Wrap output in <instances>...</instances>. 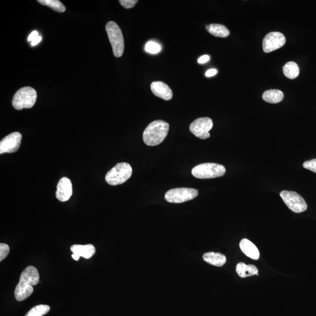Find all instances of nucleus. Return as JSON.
Wrapping results in <instances>:
<instances>
[{
	"instance_id": "nucleus-9",
	"label": "nucleus",
	"mask_w": 316,
	"mask_h": 316,
	"mask_svg": "<svg viewBox=\"0 0 316 316\" xmlns=\"http://www.w3.org/2000/svg\"><path fill=\"white\" fill-rule=\"evenodd\" d=\"M213 126L212 119L208 117H202L195 119L190 124L189 129L190 132L196 137L205 140L210 137L209 131Z\"/></svg>"
},
{
	"instance_id": "nucleus-29",
	"label": "nucleus",
	"mask_w": 316,
	"mask_h": 316,
	"mask_svg": "<svg viewBox=\"0 0 316 316\" xmlns=\"http://www.w3.org/2000/svg\"><path fill=\"white\" fill-rule=\"evenodd\" d=\"M217 70L215 69H211L210 70H207L206 73H205V76L207 77V78H210V77H212L214 76H215L217 74Z\"/></svg>"
},
{
	"instance_id": "nucleus-11",
	"label": "nucleus",
	"mask_w": 316,
	"mask_h": 316,
	"mask_svg": "<svg viewBox=\"0 0 316 316\" xmlns=\"http://www.w3.org/2000/svg\"><path fill=\"white\" fill-rule=\"evenodd\" d=\"M22 135L18 132L9 134L0 142V153L17 152L21 145Z\"/></svg>"
},
{
	"instance_id": "nucleus-13",
	"label": "nucleus",
	"mask_w": 316,
	"mask_h": 316,
	"mask_svg": "<svg viewBox=\"0 0 316 316\" xmlns=\"http://www.w3.org/2000/svg\"><path fill=\"white\" fill-rule=\"evenodd\" d=\"M151 91L156 97L165 100H170L173 97V92L168 86L162 82H153L151 85Z\"/></svg>"
},
{
	"instance_id": "nucleus-28",
	"label": "nucleus",
	"mask_w": 316,
	"mask_h": 316,
	"mask_svg": "<svg viewBox=\"0 0 316 316\" xmlns=\"http://www.w3.org/2000/svg\"><path fill=\"white\" fill-rule=\"evenodd\" d=\"M38 36V32L36 31V30H33V31L29 35V38H28V41L32 42L36 38H37Z\"/></svg>"
},
{
	"instance_id": "nucleus-4",
	"label": "nucleus",
	"mask_w": 316,
	"mask_h": 316,
	"mask_svg": "<svg viewBox=\"0 0 316 316\" xmlns=\"http://www.w3.org/2000/svg\"><path fill=\"white\" fill-rule=\"evenodd\" d=\"M106 29L113 54L116 57H120L124 51V40L120 28L114 21H110L106 24Z\"/></svg>"
},
{
	"instance_id": "nucleus-7",
	"label": "nucleus",
	"mask_w": 316,
	"mask_h": 316,
	"mask_svg": "<svg viewBox=\"0 0 316 316\" xmlns=\"http://www.w3.org/2000/svg\"><path fill=\"white\" fill-rule=\"evenodd\" d=\"M280 196L287 207L294 213H302L308 208L305 199L295 192L284 190L281 192Z\"/></svg>"
},
{
	"instance_id": "nucleus-12",
	"label": "nucleus",
	"mask_w": 316,
	"mask_h": 316,
	"mask_svg": "<svg viewBox=\"0 0 316 316\" xmlns=\"http://www.w3.org/2000/svg\"><path fill=\"white\" fill-rule=\"evenodd\" d=\"M73 193L72 184L69 178L64 177L59 181L56 192L57 198L60 201L69 200Z\"/></svg>"
},
{
	"instance_id": "nucleus-16",
	"label": "nucleus",
	"mask_w": 316,
	"mask_h": 316,
	"mask_svg": "<svg viewBox=\"0 0 316 316\" xmlns=\"http://www.w3.org/2000/svg\"><path fill=\"white\" fill-rule=\"evenodd\" d=\"M205 262L216 266L221 267L225 264L226 257L225 255L220 253L209 252L205 253L202 257Z\"/></svg>"
},
{
	"instance_id": "nucleus-15",
	"label": "nucleus",
	"mask_w": 316,
	"mask_h": 316,
	"mask_svg": "<svg viewBox=\"0 0 316 316\" xmlns=\"http://www.w3.org/2000/svg\"><path fill=\"white\" fill-rule=\"evenodd\" d=\"M73 254L78 255L86 259H90L96 253V248L91 244L74 245L70 248Z\"/></svg>"
},
{
	"instance_id": "nucleus-23",
	"label": "nucleus",
	"mask_w": 316,
	"mask_h": 316,
	"mask_svg": "<svg viewBox=\"0 0 316 316\" xmlns=\"http://www.w3.org/2000/svg\"><path fill=\"white\" fill-rule=\"evenodd\" d=\"M145 51L151 54H158L161 51L160 45L153 41H149L145 45Z\"/></svg>"
},
{
	"instance_id": "nucleus-27",
	"label": "nucleus",
	"mask_w": 316,
	"mask_h": 316,
	"mask_svg": "<svg viewBox=\"0 0 316 316\" xmlns=\"http://www.w3.org/2000/svg\"><path fill=\"white\" fill-rule=\"evenodd\" d=\"M210 57L208 55H205L201 57L198 59V63L200 64H203L206 63L209 61Z\"/></svg>"
},
{
	"instance_id": "nucleus-30",
	"label": "nucleus",
	"mask_w": 316,
	"mask_h": 316,
	"mask_svg": "<svg viewBox=\"0 0 316 316\" xmlns=\"http://www.w3.org/2000/svg\"><path fill=\"white\" fill-rule=\"evenodd\" d=\"M42 37L41 36H38L37 38H36L33 41L31 42V45L32 47L35 46L39 44L40 42L41 41Z\"/></svg>"
},
{
	"instance_id": "nucleus-17",
	"label": "nucleus",
	"mask_w": 316,
	"mask_h": 316,
	"mask_svg": "<svg viewBox=\"0 0 316 316\" xmlns=\"http://www.w3.org/2000/svg\"><path fill=\"white\" fill-rule=\"evenodd\" d=\"M236 272L239 277L241 278H247L251 277L253 275H259V269L255 265H246L245 263H238L236 266Z\"/></svg>"
},
{
	"instance_id": "nucleus-31",
	"label": "nucleus",
	"mask_w": 316,
	"mask_h": 316,
	"mask_svg": "<svg viewBox=\"0 0 316 316\" xmlns=\"http://www.w3.org/2000/svg\"><path fill=\"white\" fill-rule=\"evenodd\" d=\"M72 257L73 259H75V260H78L80 259V257H79V256H78V255L73 254Z\"/></svg>"
},
{
	"instance_id": "nucleus-2",
	"label": "nucleus",
	"mask_w": 316,
	"mask_h": 316,
	"mask_svg": "<svg viewBox=\"0 0 316 316\" xmlns=\"http://www.w3.org/2000/svg\"><path fill=\"white\" fill-rule=\"evenodd\" d=\"M170 124L162 120H156L150 123L143 133V141L146 145L156 146L161 144L167 137Z\"/></svg>"
},
{
	"instance_id": "nucleus-19",
	"label": "nucleus",
	"mask_w": 316,
	"mask_h": 316,
	"mask_svg": "<svg viewBox=\"0 0 316 316\" xmlns=\"http://www.w3.org/2000/svg\"><path fill=\"white\" fill-rule=\"evenodd\" d=\"M284 97L283 92L277 89L265 91L262 95L263 100L271 104L280 103L284 99Z\"/></svg>"
},
{
	"instance_id": "nucleus-21",
	"label": "nucleus",
	"mask_w": 316,
	"mask_h": 316,
	"mask_svg": "<svg viewBox=\"0 0 316 316\" xmlns=\"http://www.w3.org/2000/svg\"><path fill=\"white\" fill-rule=\"evenodd\" d=\"M38 2L40 4L48 6L58 13H63L66 10L64 5L58 0H38Z\"/></svg>"
},
{
	"instance_id": "nucleus-3",
	"label": "nucleus",
	"mask_w": 316,
	"mask_h": 316,
	"mask_svg": "<svg viewBox=\"0 0 316 316\" xmlns=\"http://www.w3.org/2000/svg\"><path fill=\"white\" fill-rule=\"evenodd\" d=\"M133 173V169L126 162L116 164L106 174L105 179L112 186L121 185L127 181Z\"/></svg>"
},
{
	"instance_id": "nucleus-14",
	"label": "nucleus",
	"mask_w": 316,
	"mask_h": 316,
	"mask_svg": "<svg viewBox=\"0 0 316 316\" xmlns=\"http://www.w3.org/2000/svg\"><path fill=\"white\" fill-rule=\"evenodd\" d=\"M240 248L242 252L250 259L254 260H258L259 259V249L256 245L247 239H242L240 242Z\"/></svg>"
},
{
	"instance_id": "nucleus-1",
	"label": "nucleus",
	"mask_w": 316,
	"mask_h": 316,
	"mask_svg": "<svg viewBox=\"0 0 316 316\" xmlns=\"http://www.w3.org/2000/svg\"><path fill=\"white\" fill-rule=\"evenodd\" d=\"M39 282V274L37 269L33 266H28L20 276L19 283L15 287L14 295L18 301L26 300L33 293V286Z\"/></svg>"
},
{
	"instance_id": "nucleus-5",
	"label": "nucleus",
	"mask_w": 316,
	"mask_h": 316,
	"mask_svg": "<svg viewBox=\"0 0 316 316\" xmlns=\"http://www.w3.org/2000/svg\"><path fill=\"white\" fill-rule=\"evenodd\" d=\"M223 165L215 163H205L196 166L193 168L192 174L198 179H213L222 177L226 173Z\"/></svg>"
},
{
	"instance_id": "nucleus-20",
	"label": "nucleus",
	"mask_w": 316,
	"mask_h": 316,
	"mask_svg": "<svg viewBox=\"0 0 316 316\" xmlns=\"http://www.w3.org/2000/svg\"><path fill=\"white\" fill-rule=\"evenodd\" d=\"M283 72L287 78L294 79L299 76L300 70L297 63L289 62L285 64L283 67Z\"/></svg>"
},
{
	"instance_id": "nucleus-8",
	"label": "nucleus",
	"mask_w": 316,
	"mask_h": 316,
	"mask_svg": "<svg viewBox=\"0 0 316 316\" xmlns=\"http://www.w3.org/2000/svg\"><path fill=\"white\" fill-rule=\"evenodd\" d=\"M198 190L192 188H176L166 193L165 200L172 203H182L193 200L198 196Z\"/></svg>"
},
{
	"instance_id": "nucleus-25",
	"label": "nucleus",
	"mask_w": 316,
	"mask_h": 316,
	"mask_svg": "<svg viewBox=\"0 0 316 316\" xmlns=\"http://www.w3.org/2000/svg\"><path fill=\"white\" fill-rule=\"evenodd\" d=\"M303 167L304 168L314 172L316 173V159H312V160L304 162Z\"/></svg>"
},
{
	"instance_id": "nucleus-26",
	"label": "nucleus",
	"mask_w": 316,
	"mask_h": 316,
	"mask_svg": "<svg viewBox=\"0 0 316 316\" xmlns=\"http://www.w3.org/2000/svg\"><path fill=\"white\" fill-rule=\"evenodd\" d=\"M122 7L129 9L134 7L138 2L137 0H120L119 1Z\"/></svg>"
},
{
	"instance_id": "nucleus-18",
	"label": "nucleus",
	"mask_w": 316,
	"mask_h": 316,
	"mask_svg": "<svg viewBox=\"0 0 316 316\" xmlns=\"http://www.w3.org/2000/svg\"><path fill=\"white\" fill-rule=\"evenodd\" d=\"M205 29L210 34L216 37L226 38L230 35L228 28L221 24H213L206 26Z\"/></svg>"
},
{
	"instance_id": "nucleus-22",
	"label": "nucleus",
	"mask_w": 316,
	"mask_h": 316,
	"mask_svg": "<svg viewBox=\"0 0 316 316\" xmlns=\"http://www.w3.org/2000/svg\"><path fill=\"white\" fill-rule=\"evenodd\" d=\"M50 311V307L48 305H40L30 309L25 316H43L48 314Z\"/></svg>"
},
{
	"instance_id": "nucleus-24",
	"label": "nucleus",
	"mask_w": 316,
	"mask_h": 316,
	"mask_svg": "<svg viewBox=\"0 0 316 316\" xmlns=\"http://www.w3.org/2000/svg\"><path fill=\"white\" fill-rule=\"evenodd\" d=\"M10 253V247L7 244L4 243L0 244V261L4 259Z\"/></svg>"
},
{
	"instance_id": "nucleus-6",
	"label": "nucleus",
	"mask_w": 316,
	"mask_h": 316,
	"mask_svg": "<svg viewBox=\"0 0 316 316\" xmlns=\"http://www.w3.org/2000/svg\"><path fill=\"white\" fill-rule=\"evenodd\" d=\"M37 99V93L34 88L24 87L20 89L15 94L13 99V106L15 109L21 110L30 109L34 106Z\"/></svg>"
},
{
	"instance_id": "nucleus-10",
	"label": "nucleus",
	"mask_w": 316,
	"mask_h": 316,
	"mask_svg": "<svg viewBox=\"0 0 316 316\" xmlns=\"http://www.w3.org/2000/svg\"><path fill=\"white\" fill-rule=\"evenodd\" d=\"M285 43L286 38L283 33L279 32H270L263 38V51L265 53H270L283 47Z\"/></svg>"
}]
</instances>
